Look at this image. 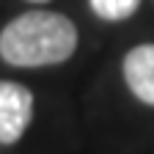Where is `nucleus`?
I'll return each instance as SVG.
<instances>
[{
	"instance_id": "1",
	"label": "nucleus",
	"mask_w": 154,
	"mask_h": 154,
	"mask_svg": "<svg viewBox=\"0 0 154 154\" xmlns=\"http://www.w3.org/2000/svg\"><path fill=\"white\" fill-rule=\"evenodd\" d=\"M77 50V28L58 11H28L3 28L0 58L11 66H55Z\"/></svg>"
},
{
	"instance_id": "2",
	"label": "nucleus",
	"mask_w": 154,
	"mask_h": 154,
	"mask_svg": "<svg viewBox=\"0 0 154 154\" xmlns=\"http://www.w3.org/2000/svg\"><path fill=\"white\" fill-rule=\"evenodd\" d=\"M33 119V94L19 85L0 80V143H17Z\"/></svg>"
},
{
	"instance_id": "3",
	"label": "nucleus",
	"mask_w": 154,
	"mask_h": 154,
	"mask_svg": "<svg viewBox=\"0 0 154 154\" xmlns=\"http://www.w3.org/2000/svg\"><path fill=\"white\" fill-rule=\"evenodd\" d=\"M124 80L140 102L154 105V44H138L127 52Z\"/></svg>"
},
{
	"instance_id": "4",
	"label": "nucleus",
	"mask_w": 154,
	"mask_h": 154,
	"mask_svg": "<svg viewBox=\"0 0 154 154\" xmlns=\"http://www.w3.org/2000/svg\"><path fill=\"white\" fill-rule=\"evenodd\" d=\"M91 11L105 19V22H121V19H129L135 11H138L140 0H88Z\"/></svg>"
},
{
	"instance_id": "5",
	"label": "nucleus",
	"mask_w": 154,
	"mask_h": 154,
	"mask_svg": "<svg viewBox=\"0 0 154 154\" xmlns=\"http://www.w3.org/2000/svg\"><path fill=\"white\" fill-rule=\"evenodd\" d=\"M30 3H47V0H30Z\"/></svg>"
}]
</instances>
